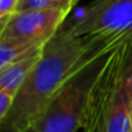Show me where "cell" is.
Segmentation results:
<instances>
[{
    "mask_svg": "<svg viewBox=\"0 0 132 132\" xmlns=\"http://www.w3.org/2000/svg\"><path fill=\"white\" fill-rule=\"evenodd\" d=\"M111 51L97 56L71 75L60 86L30 131L75 132L84 130L90 87Z\"/></svg>",
    "mask_w": 132,
    "mask_h": 132,
    "instance_id": "7a4b0ae2",
    "label": "cell"
},
{
    "mask_svg": "<svg viewBox=\"0 0 132 132\" xmlns=\"http://www.w3.org/2000/svg\"><path fill=\"white\" fill-rule=\"evenodd\" d=\"M78 1H79V0H78Z\"/></svg>",
    "mask_w": 132,
    "mask_h": 132,
    "instance_id": "7c38bea8",
    "label": "cell"
},
{
    "mask_svg": "<svg viewBox=\"0 0 132 132\" xmlns=\"http://www.w3.org/2000/svg\"><path fill=\"white\" fill-rule=\"evenodd\" d=\"M114 50L89 46L68 29L58 30L44 45L37 64L28 73L16 93L11 110L0 122V130L30 131L63 84L102 53Z\"/></svg>",
    "mask_w": 132,
    "mask_h": 132,
    "instance_id": "6da1fadb",
    "label": "cell"
},
{
    "mask_svg": "<svg viewBox=\"0 0 132 132\" xmlns=\"http://www.w3.org/2000/svg\"><path fill=\"white\" fill-rule=\"evenodd\" d=\"M78 0H20L16 12L32 11V9H44L57 6H75ZM15 12V13H16Z\"/></svg>",
    "mask_w": 132,
    "mask_h": 132,
    "instance_id": "9c48e42d",
    "label": "cell"
},
{
    "mask_svg": "<svg viewBox=\"0 0 132 132\" xmlns=\"http://www.w3.org/2000/svg\"><path fill=\"white\" fill-rule=\"evenodd\" d=\"M16 94L7 90V89H0V122L6 117L8 111L11 110L14 103Z\"/></svg>",
    "mask_w": 132,
    "mask_h": 132,
    "instance_id": "30bf717a",
    "label": "cell"
},
{
    "mask_svg": "<svg viewBox=\"0 0 132 132\" xmlns=\"http://www.w3.org/2000/svg\"><path fill=\"white\" fill-rule=\"evenodd\" d=\"M20 0H0V19L8 18L16 12Z\"/></svg>",
    "mask_w": 132,
    "mask_h": 132,
    "instance_id": "8fae6325",
    "label": "cell"
},
{
    "mask_svg": "<svg viewBox=\"0 0 132 132\" xmlns=\"http://www.w3.org/2000/svg\"><path fill=\"white\" fill-rule=\"evenodd\" d=\"M73 7L67 5L16 12L8 18L0 19V37L45 44L59 30Z\"/></svg>",
    "mask_w": 132,
    "mask_h": 132,
    "instance_id": "5b68a950",
    "label": "cell"
},
{
    "mask_svg": "<svg viewBox=\"0 0 132 132\" xmlns=\"http://www.w3.org/2000/svg\"><path fill=\"white\" fill-rule=\"evenodd\" d=\"M67 29L89 46L132 43V0H93Z\"/></svg>",
    "mask_w": 132,
    "mask_h": 132,
    "instance_id": "3957f363",
    "label": "cell"
},
{
    "mask_svg": "<svg viewBox=\"0 0 132 132\" xmlns=\"http://www.w3.org/2000/svg\"><path fill=\"white\" fill-rule=\"evenodd\" d=\"M131 53V42H125L109 53L90 87L84 131L104 132L108 114L122 87Z\"/></svg>",
    "mask_w": 132,
    "mask_h": 132,
    "instance_id": "277c9868",
    "label": "cell"
},
{
    "mask_svg": "<svg viewBox=\"0 0 132 132\" xmlns=\"http://www.w3.org/2000/svg\"><path fill=\"white\" fill-rule=\"evenodd\" d=\"M43 49L36 53L16 60L0 68V89H7L16 94L21 85L41 58Z\"/></svg>",
    "mask_w": 132,
    "mask_h": 132,
    "instance_id": "52a82bcc",
    "label": "cell"
},
{
    "mask_svg": "<svg viewBox=\"0 0 132 132\" xmlns=\"http://www.w3.org/2000/svg\"><path fill=\"white\" fill-rule=\"evenodd\" d=\"M104 132H132V96L124 80L108 114Z\"/></svg>",
    "mask_w": 132,
    "mask_h": 132,
    "instance_id": "8992f818",
    "label": "cell"
},
{
    "mask_svg": "<svg viewBox=\"0 0 132 132\" xmlns=\"http://www.w3.org/2000/svg\"><path fill=\"white\" fill-rule=\"evenodd\" d=\"M45 44H34L8 37H0V68L38 52Z\"/></svg>",
    "mask_w": 132,
    "mask_h": 132,
    "instance_id": "ba28073f",
    "label": "cell"
}]
</instances>
